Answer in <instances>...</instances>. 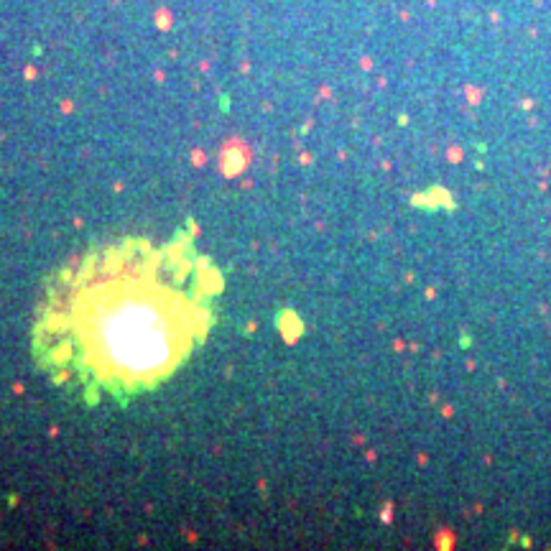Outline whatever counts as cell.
<instances>
[{
    "instance_id": "cell-1",
    "label": "cell",
    "mask_w": 551,
    "mask_h": 551,
    "mask_svg": "<svg viewBox=\"0 0 551 551\" xmlns=\"http://www.w3.org/2000/svg\"><path fill=\"white\" fill-rule=\"evenodd\" d=\"M215 276L176 242L126 240L90 253L51 281L34 327L36 362L90 396L151 391L207 334Z\"/></svg>"
}]
</instances>
